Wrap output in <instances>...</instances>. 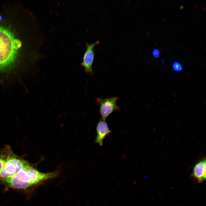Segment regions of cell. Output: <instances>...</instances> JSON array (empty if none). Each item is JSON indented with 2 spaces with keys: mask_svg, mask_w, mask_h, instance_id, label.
<instances>
[{
  "mask_svg": "<svg viewBox=\"0 0 206 206\" xmlns=\"http://www.w3.org/2000/svg\"><path fill=\"white\" fill-rule=\"evenodd\" d=\"M58 174V171L47 173L41 172L29 164L13 176L3 181L11 188L23 189L55 178Z\"/></svg>",
  "mask_w": 206,
  "mask_h": 206,
  "instance_id": "6da1fadb",
  "label": "cell"
},
{
  "mask_svg": "<svg viewBox=\"0 0 206 206\" xmlns=\"http://www.w3.org/2000/svg\"><path fill=\"white\" fill-rule=\"evenodd\" d=\"M21 45L11 32L0 26V70H7L13 64Z\"/></svg>",
  "mask_w": 206,
  "mask_h": 206,
  "instance_id": "7a4b0ae2",
  "label": "cell"
},
{
  "mask_svg": "<svg viewBox=\"0 0 206 206\" xmlns=\"http://www.w3.org/2000/svg\"><path fill=\"white\" fill-rule=\"evenodd\" d=\"M29 163L15 155L11 150L9 153L0 174V180L11 177Z\"/></svg>",
  "mask_w": 206,
  "mask_h": 206,
  "instance_id": "3957f363",
  "label": "cell"
},
{
  "mask_svg": "<svg viewBox=\"0 0 206 206\" xmlns=\"http://www.w3.org/2000/svg\"><path fill=\"white\" fill-rule=\"evenodd\" d=\"M118 99L117 97H114L106 98H98L96 100V103L100 106L99 112L102 119L105 120L113 112L120 110L116 104Z\"/></svg>",
  "mask_w": 206,
  "mask_h": 206,
  "instance_id": "277c9868",
  "label": "cell"
},
{
  "mask_svg": "<svg viewBox=\"0 0 206 206\" xmlns=\"http://www.w3.org/2000/svg\"><path fill=\"white\" fill-rule=\"evenodd\" d=\"M99 43L100 41H97L92 43H87L86 44V49L81 65L84 68L85 73L89 75H92L94 73L92 65L94 58V47Z\"/></svg>",
  "mask_w": 206,
  "mask_h": 206,
  "instance_id": "5b68a950",
  "label": "cell"
},
{
  "mask_svg": "<svg viewBox=\"0 0 206 206\" xmlns=\"http://www.w3.org/2000/svg\"><path fill=\"white\" fill-rule=\"evenodd\" d=\"M97 136L95 140V143L102 146L105 137L111 132L105 120L101 118L98 122L96 126Z\"/></svg>",
  "mask_w": 206,
  "mask_h": 206,
  "instance_id": "8992f818",
  "label": "cell"
},
{
  "mask_svg": "<svg viewBox=\"0 0 206 206\" xmlns=\"http://www.w3.org/2000/svg\"><path fill=\"white\" fill-rule=\"evenodd\" d=\"M206 165L204 159L197 163L193 168L192 176L198 183H201L206 179Z\"/></svg>",
  "mask_w": 206,
  "mask_h": 206,
  "instance_id": "52a82bcc",
  "label": "cell"
},
{
  "mask_svg": "<svg viewBox=\"0 0 206 206\" xmlns=\"http://www.w3.org/2000/svg\"><path fill=\"white\" fill-rule=\"evenodd\" d=\"M11 150L9 146H6L0 152V174L4 164L10 151Z\"/></svg>",
  "mask_w": 206,
  "mask_h": 206,
  "instance_id": "ba28073f",
  "label": "cell"
},
{
  "mask_svg": "<svg viewBox=\"0 0 206 206\" xmlns=\"http://www.w3.org/2000/svg\"><path fill=\"white\" fill-rule=\"evenodd\" d=\"M172 68L173 70L176 72H179L183 70L182 65L179 62L174 61L172 64Z\"/></svg>",
  "mask_w": 206,
  "mask_h": 206,
  "instance_id": "9c48e42d",
  "label": "cell"
},
{
  "mask_svg": "<svg viewBox=\"0 0 206 206\" xmlns=\"http://www.w3.org/2000/svg\"><path fill=\"white\" fill-rule=\"evenodd\" d=\"M152 54L154 58H158L160 56V52L157 49L154 48L152 50Z\"/></svg>",
  "mask_w": 206,
  "mask_h": 206,
  "instance_id": "30bf717a",
  "label": "cell"
},
{
  "mask_svg": "<svg viewBox=\"0 0 206 206\" xmlns=\"http://www.w3.org/2000/svg\"><path fill=\"white\" fill-rule=\"evenodd\" d=\"M165 59H164L163 58L161 59V62L162 64H165Z\"/></svg>",
  "mask_w": 206,
  "mask_h": 206,
  "instance_id": "8fae6325",
  "label": "cell"
},
{
  "mask_svg": "<svg viewBox=\"0 0 206 206\" xmlns=\"http://www.w3.org/2000/svg\"><path fill=\"white\" fill-rule=\"evenodd\" d=\"M2 19V17L1 15H0V21H1Z\"/></svg>",
  "mask_w": 206,
  "mask_h": 206,
  "instance_id": "7c38bea8",
  "label": "cell"
},
{
  "mask_svg": "<svg viewBox=\"0 0 206 206\" xmlns=\"http://www.w3.org/2000/svg\"><path fill=\"white\" fill-rule=\"evenodd\" d=\"M1 82V80H0V82Z\"/></svg>",
  "mask_w": 206,
  "mask_h": 206,
  "instance_id": "4fadbf2b",
  "label": "cell"
}]
</instances>
